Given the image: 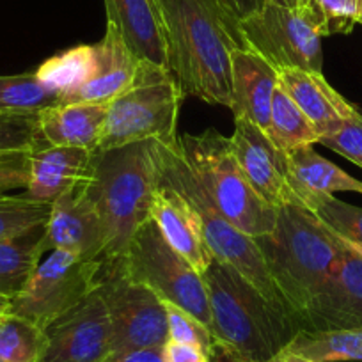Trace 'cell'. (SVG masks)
<instances>
[{
  "mask_svg": "<svg viewBox=\"0 0 362 362\" xmlns=\"http://www.w3.org/2000/svg\"><path fill=\"white\" fill-rule=\"evenodd\" d=\"M279 71L250 48H238L231 57V105L235 117H247L267 132Z\"/></svg>",
  "mask_w": 362,
  "mask_h": 362,
  "instance_id": "cell-20",
  "label": "cell"
},
{
  "mask_svg": "<svg viewBox=\"0 0 362 362\" xmlns=\"http://www.w3.org/2000/svg\"><path fill=\"white\" fill-rule=\"evenodd\" d=\"M229 142L252 189L268 204L281 208L297 201L290 183L288 155L272 142L263 128L247 117H235Z\"/></svg>",
  "mask_w": 362,
  "mask_h": 362,
  "instance_id": "cell-14",
  "label": "cell"
},
{
  "mask_svg": "<svg viewBox=\"0 0 362 362\" xmlns=\"http://www.w3.org/2000/svg\"><path fill=\"white\" fill-rule=\"evenodd\" d=\"M267 2L274 6H281V8L298 9V0H267Z\"/></svg>",
  "mask_w": 362,
  "mask_h": 362,
  "instance_id": "cell-42",
  "label": "cell"
},
{
  "mask_svg": "<svg viewBox=\"0 0 362 362\" xmlns=\"http://www.w3.org/2000/svg\"><path fill=\"white\" fill-rule=\"evenodd\" d=\"M281 354L308 362L362 361V329L298 330Z\"/></svg>",
  "mask_w": 362,
  "mask_h": 362,
  "instance_id": "cell-25",
  "label": "cell"
},
{
  "mask_svg": "<svg viewBox=\"0 0 362 362\" xmlns=\"http://www.w3.org/2000/svg\"><path fill=\"white\" fill-rule=\"evenodd\" d=\"M105 362H165L162 348H128L112 350Z\"/></svg>",
  "mask_w": 362,
  "mask_h": 362,
  "instance_id": "cell-38",
  "label": "cell"
},
{
  "mask_svg": "<svg viewBox=\"0 0 362 362\" xmlns=\"http://www.w3.org/2000/svg\"><path fill=\"white\" fill-rule=\"evenodd\" d=\"M167 69L185 96L231 105V57L249 48L240 22L218 0H158Z\"/></svg>",
  "mask_w": 362,
  "mask_h": 362,
  "instance_id": "cell-1",
  "label": "cell"
},
{
  "mask_svg": "<svg viewBox=\"0 0 362 362\" xmlns=\"http://www.w3.org/2000/svg\"><path fill=\"white\" fill-rule=\"evenodd\" d=\"M279 83L315 124L320 139L339 130L346 121L361 116V110L346 102L327 82L323 73L305 71L298 68L281 69Z\"/></svg>",
  "mask_w": 362,
  "mask_h": 362,
  "instance_id": "cell-18",
  "label": "cell"
},
{
  "mask_svg": "<svg viewBox=\"0 0 362 362\" xmlns=\"http://www.w3.org/2000/svg\"><path fill=\"white\" fill-rule=\"evenodd\" d=\"M86 189L102 221L103 259L121 257L137 229L149 221L156 189L155 141L96 151Z\"/></svg>",
  "mask_w": 362,
  "mask_h": 362,
  "instance_id": "cell-4",
  "label": "cell"
},
{
  "mask_svg": "<svg viewBox=\"0 0 362 362\" xmlns=\"http://www.w3.org/2000/svg\"><path fill=\"white\" fill-rule=\"evenodd\" d=\"M43 144L40 112H0V151H34Z\"/></svg>",
  "mask_w": 362,
  "mask_h": 362,
  "instance_id": "cell-32",
  "label": "cell"
},
{
  "mask_svg": "<svg viewBox=\"0 0 362 362\" xmlns=\"http://www.w3.org/2000/svg\"><path fill=\"white\" fill-rule=\"evenodd\" d=\"M45 334L47 346L40 362H105L110 354V329L98 290L55 320Z\"/></svg>",
  "mask_w": 362,
  "mask_h": 362,
  "instance_id": "cell-13",
  "label": "cell"
},
{
  "mask_svg": "<svg viewBox=\"0 0 362 362\" xmlns=\"http://www.w3.org/2000/svg\"><path fill=\"white\" fill-rule=\"evenodd\" d=\"M109 103H59L40 112V132L48 146L98 151Z\"/></svg>",
  "mask_w": 362,
  "mask_h": 362,
  "instance_id": "cell-22",
  "label": "cell"
},
{
  "mask_svg": "<svg viewBox=\"0 0 362 362\" xmlns=\"http://www.w3.org/2000/svg\"><path fill=\"white\" fill-rule=\"evenodd\" d=\"M30 176V151H0V194L27 189Z\"/></svg>",
  "mask_w": 362,
  "mask_h": 362,
  "instance_id": "cell-36",
  "label": "cell"
},
{
  "mask_svg": "<svg viewBox=\"0 0 362 362\" xmlns=\"http://www.w3.org/2000/svg\"><path fill=\"white\" fill-rule=\"evenodd\" d=\"M96 151L43 144L30 151V176L25 196L54 203L59 196L89 180Z\"/></svg>",
  "mask_w": 362,
  "mask_h": 362,
  "instance_id": "cell-17",
  "label": "cell"
},
{
  "mask_svg": "<svg viewBox=\"0 0 362 362\" xmlns=\"http://www.w3.org/2000/svg\"><path fill=\"white\" fill-rule=\"evenodd\" d=\"M300 361H302V358H300ZM302 362H308V361H302Z\"/></svg>",
  "mask_w": 362,
  "mask_h": 362,
  "instance_id": "cell-44",
  "label": "cell"
},
{
  "mask_svg": "<svg viewBox=\"0 0 362 362\" xmlns=\"http://www.w3.org/2000/svg\"><path fill=\"white\" fill-rule=\"evenodd\" d=\"M177 142L181 155L199 177L217 210L235 228L250 238L274 231L277 208L252 189L233 153L229 137L208 128L197 135L183 134Z\"/></svg>",
  "mask_w": 362,
  "mask_h": 362,
  "instance_id": "cell-6",
  "label": "cell"
},
{
  "mask_svg": "<svg viewBox=\"0 0 362 362\" xmlns=\"http://www.w3.org/2000/svg\"><path fill=\"white\" fill-rule=\"evenodd\" d=\"M323 18L325 36L348 34L358 23V13L354 0H316Z\"/></svg>",
  "mask_w": 362,
  "mask_h": 362,
  "instance_id": "cell-35",
  "label": "cell"
},
{
  "mask_svg": "<svg viewBox=\"0 0 362 362\" xmlns=\"http://www.w3.org/2000/svg\"><path fill=\"white\" fill-rule=\"evenodd\" d=\"M52 204L23 196L0 194V240L13 238L36 226L47 224Z\"/></svg>",
  "mask_w": 362,
  "mask_h": 362,
  "instance_id": "cell-31",
  "label": "cell"
},
{
  "mask_svg": "<svg viewBox=\"0 0 362 362\" xmlns=\"http://www.w3.org/2000/svg\"><path fill=\"white\" fill-rule=\"evenodd\" d=\"M45 224L0 240V295L13 298L23 290L45 256Z\"/></svg>",
  "mask_w": 362,
  "mask_h": 362,
  "instance_id": "cell-24",
  "label": "cell"
},
{
  "mask_svg": "<svg viewBox=\"0 0 362 362\" xmlns=\"http://www.w3.org/2000/svg\"><path fill=\"white\" fill-rule=\"evenodd\" d=\"M98 293L109 315L110 351L167 343L165 304L148 286L130 279L119 259H103Z\"/></svg>",
  "mask_w": 362,
  "mask_h": 362,
  "instance_id": "cell-10",
  "label": "cell"
},
{
  "mask_svg": "<svg viewBox=\"0 0 362 362\" xmlns=\"http://www.w3.org/2000/svg\"><path fill=\"white\" fill-rule=\"evenodd\" d=\"M336 236L339 259L329 281L298 316V330L362 329V249Z\"/></svg>",
  "mask_w": 362,
  "mask_h": 362,
  "instance_id": "cell-12",
  "label": "cell"
},
{
  "mask_svg": "<svg viewBox=\"0 0 362 362\" xmlns=\"http://www.w3.org/2000/svg\"><path fill=\"white\" fill-rule=\"evenodd\" d=\"M203 281L215 341L245 361H274L298 332L286 309L272 304L228 263L214 257L203 272Z\"/></svg>",
  "mask_w": 362,
  "mask_h": 362,
  "instance_id": "cell-2",
  "label": "cell"
},
{
  "mask_svg": "<svg viewBox=\"0 0 362 362\" xmlns=\"http://www.w3.org/2000/svg\"><path fill=\"white\" fill-rule=\"evenodd\" d=\"M218 4H221L229 15L235 16L238 22H242V20L249 18L254 13L259 11V9L267 4V0H218Z\"/></svg>",
  "mask_w": 362,
  "mask_h": 362,
  "instance_id": "cell-39",
  "label": "cell"
},
{
  "mask_svg": "<svg viewBox=\"0 0 362 362\" xmlns=\"http://www.w3.org/2000/svg\"><path fill=\"white\" fill-rule=\"evenodd\" d=\"M107 23L116 27L139 61L167 68L165 29L158 0H105Z\"/></svg>",
  "mask_w": 362,
  "mask_h": 362,
  "instance_id": "cell-19",
  "label": "cell"
},
{
  "mask_svg": "<svg viewBox=\"0 0 362 362\" xmlns=\"http://www.w3.org/2000/svg\"><path fill=\"white\" fill-rule=\"evenodd\" d=\"M267 135L286 155L320 141V134L315 124L302 112L300 107L295 103V100L288 95V90L281 83H277L274 90Z\"/></svg>",
  "mask_w": 362,
  "mask_h": 362,
  "instance_id": "cell-27",
  "label": "cell"
},
{
  "mask_svg": "<svg viewBox=\"0 0 362 362\" xmlns=\"http://www.w3.org/2000/svg\"><path fill=\"white\" fill-rule=\"evenodd\" d=\"M167 311V332H169V339L176 341V343H187L196 344L206 350L210 354L214 346L217 344L214 334L208 329L204 323H201L196 316L189 315L183 309H177L174 305L165 304Z\"/></svg>",
  "mask_w": 362,
  "mask_h": 362,
  "instance_id": "cell-33",
  "label": "cell"
},
{
  "mask_svg": "<svg viewBox=\"0 0 362 362\" xmlns=\"http://www.w3.org/2000/svg\"><path fill=\"white\" fill-rule=\"evenodd\" d=\"M210 362H250L245 361V358L240 357L238 354H235L229 348L222 346V344H215L214 350L210 351Z\"/></svg>",
  "mask_w": 362,
  "mask_h": 362,
  "instance_id": "cell-40",
  "label": "cell"
},
{
  "mask_svg": "<svg viewBox=\"0 0 362 362\" xmlns=\"http://www.w3.org/2000/svg\"><path fill=\"white\" fill-rule=\"evenodd\" d=\"M103 261H87L62 250H52L11 298L9 313L47 330L55 320L98 290Z\"/></svg>",
  "mask_w": 362,
  "mask_h": 362,
  "instance_id": "cell-9",
  "label": "cell"
},
{
  "mask_svg": "<svg viewBox=\"0 0 362 362\" xmlns=\"http://www.w3.org/2000/svg\"><path fill=\"white\" fill-rule=\"evenodd\" d=\"M155 156L158 181L169 185L170 189L176 190L177 194H181L192 204L194 210L199 215L204 240H206L208 249L214 254L215 259L228 263L229 267L235 268L252 286H256L272 304L284 308L288 311L276 284L272 283L270 276H268L259 247L256 245L254 238H250L245 233L240 231L238 228H235L217 210V206L210 199L199 177L190 169L185 156L181 155L180 142L176 141L173 144H162V142L155 141Z\"/></svg>",
  "mask_w": 362,
  "mask_h": 362,
  "instance_id": "cell-5",
  "label": "cell"
},
{
  "mask_svg": "<svg viewBox=\"0 0 362 362\" xmlns=\"http://www.w3.org/2000/svg\"><path fill=\"white\" fill-rule=\"evenodd\" d=\"M183 98L169 69L141 61L134 82L109 103L98 151L144 141L176 142Z\"/></svg>",
  "mask_w": 362,
  "mask_h": 362,
  "instance_id": "cell-7",
  "label": "cell"
},
{
  "mask_svg": "<svg viewBox=\"0 0 362 362\" xmlns=\"http://www.w3.org/2000/svg\"><path fill=\"white\" fill-rule=\"evenodd\" d=\"M288 163L291 189L300 204L315 197L334 196L336 192L362 194V181L344 173L330 160L323 158L313 146H304L288 153Z\"/></svg>",
  "mask_w": 362,
  "mask_h": 362,
  "instance_id": "cell-23",
  "label": "cell"
},
{
  "mask_svg": "<svg viewBox=\"0 0 362 362\" xmlns=\"http://www.w3.org/2000/svg\"><path fill=\"white\" fill-rule=\"evenodd\" d=\"M61 103V96L45 87L36 73L0 75V112H41Z\"/></svg>",
  "mask_w": 362,
  "mask_h": 362,
  "instance_id": "cell-28",
  "label": "cell"
},
{
  "mask_svg": "<svg viewBox=\"0 0 362 362\" xmlns=\"http://www.w3.org/2000/svg\"><path fill=\"white\" fill-rule=\"evenodd\" d=\"M149 218L155 222L167 243L203 276V272L214 259V254L204 240L199 215L181 194L158 181V176L149 208Z\"/></svg>",
  "mask_w": 362,
  "mask_h": 362,
  "instance_id": "cell-16",
  "label": "cell"
},
{
  "mask_svg": "<svg viewBox=\"0 0 362 362\" xmlns=\"http://www.w3.org/2000/svg\"><path fill=\"white\" fill-rule=\"evenodd\" d=\"M355 8H357V13H358V23L362 25V0H354Z\"/></svg>",
  "mask_w": 362,
  "mask_h": 362,
  "instance_id": "cell-43",
  "label": "cell"
},
{
  "mask_svg": "<svg viewBox=\"0 0 362 362\" xmlns=\"http://www.w3.org/2000/svg\"><path fill=\"white\" fill-rule=\"evenodd\" d=\"M250 50L277 71L298 68L322 71V27L298 9L264 4L257 13L240 22Z\"/></svg>",
  "mask_w": 362,
  "mask_h": 362,
  "instance_id": "cell-11",
  "label": "cell"
},
{
  "mask_svg": "<svg viewBox=\"0 0 362 362\" xmlns=\"http://www.w3.org/2000/svg\"><path fill=\"white\" fill-rule=\"evenodd\" d=\"M162 351L165 362H210V354L196 344L167 341Z\"/></svg>",
  "mask_w": 362,
  "mask_h": 362,
  "instance_id": "cell-37",
  "label": "cell"
},
{
  "mask_svg": "<svg viewBox=\"0 0 362 362\" xmlns=\"http://www.w3.org/2000/svg\"><path fill=\"white\" fill-rule=\"evenodd\" d=\"M9 309H11V298L0 295V322L9 315Z\"/></svg>",
  "mask_w": 362,
  "mask_h": 362,
  "instance_id": "cell-41",
  "label": "cell"
},
{
  "mask_svg": "<svg viewBox=\"0 0 362 362\" xmlns=\"http://www.w3.org/2000/svg\"><path fill=\"white\" fill-rule=\"evenodd\" d=\"M47 334L25 318L9 313L0 322V362H40Z\"/></svg>",
  "mask_w": 362,
  "mask_h": 362,
  "instance_id": "cell-29",
  "label": "cell"
},
{
  "mask_svg": "<svg viewBox=\"0 0 362 362\" xmlns=\"http://www.w3.org/2000/svg\"><path fill=\"white\" fill-rule=\"evenodd\" d=\"M302 206L315 214L341 238L362 249V206H354L334 196L315 197Z\"/></svg>",
  "mask_w": 362,
  "mask_h": 362,
  "instance_id": "cell-30",
  "label": "cell"
},
{
  "mask_svg": "<svg viewBox=\"0 0 362 362\" xmlns=\"http://www.w3.org/2000/svg\"><path fill=\"white\" fill-rule=\"evenodd\" d=\"M254 242L272 283L297 323L336 268L339 259L336 233L295 201L277 208L274 231Z\"/></svg>",
  "mask_w": 362,
  "mask_h": 362,
  "instance_id": "cell-3",
  "label": "cell"
},
{
  "mask_svg": "<svg viewBox=\"0 0 362 362\" xmlns=\"http://www.w3.org/2000/svg\"><path fill=\"white\" fill-rule=\"evenodd\" d=\"M96 48L98 69L93 78L71 95L62 96L61 103H110L134 82L141 61L132 54L116 27L107 23L105 36Z\"/></svg>",
  "mask_w": 362,
  "mask_h": 362,
  "instance_id": "cell-21",
  "label": "cell"
},
{
  "mask_svg": "<svg viewBox=\"0 0 362 362\" xmlns=\"http://www.w3.org/2000/svg\"><path fill=\"white\" fill-rule=\"evenodd\" d=\"M86 183L52 203L50 217L45 224V250H62L87 261H103L105 236Z\"/></svg>",
  "mask_w": 362,
  "mask_h": 362,
  "instance_id": "cell-15",
  "label": "cell"
},
{
  "mask_svg": "<svg viewBox=\"0 0 362 362\" xmlns=\"http://www.w3.org/2000/svg\"><path fill=\"white\" fill-rule=\"evenodd\" d=\"M119 259L130 279L148 286L163 304L183 309L211 330V313L203 276L167 243L155 222L146 221Z\"/></svg>",
  "mask_w": 362,
  "mask_h": 362,
  "instance_id": "cell-8",
  "label": "cell"
},
{
  "mask_svg": "<svg viewBox=\"0 0 362 362\" xmlns=\"http://www.w3.org/2000/svg\"><path fill=\"white\" fill-rule=\"evenodd\" d=\"M98 69V48L96 45H78L47 59L36 69V76L45 87L66 96L89 82Z\"/></svg>",
  "mask_w": 362,
  "mask_h": 362,
  "instance_id": "cell-26",
  "label": "cell"
},
{
  "mask_svg": "<svg viewBox=\"0 0 362 362\" xmlns=\"http://www.w3.org/2000/svg\"><path fill=\"white\" fill-rule=\"evenodd\" d=\"M318 142L362 169V114L346 121L339 130L323 135Z\"/></svg>",
  "mask_w": 362,
  "mask_h": 362,
  "instance_id": "cell-34",
  "label": "cell"
}]
</instances>
